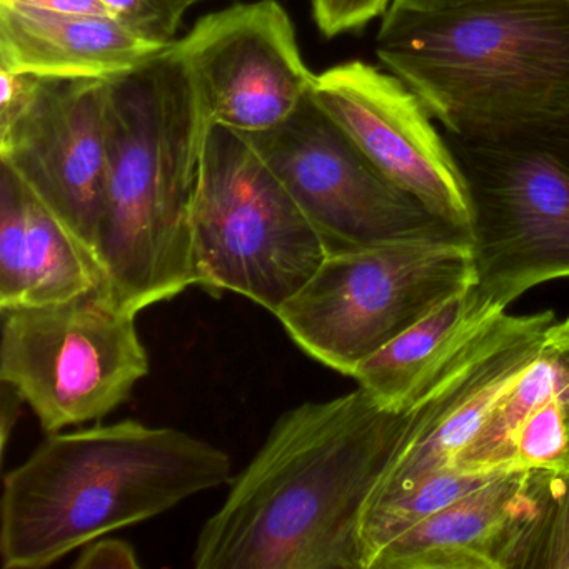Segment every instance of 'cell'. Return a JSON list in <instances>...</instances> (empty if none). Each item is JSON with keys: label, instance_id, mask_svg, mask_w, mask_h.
<instances>
[{"label": "cell", "instance_id": "1", "mask_svg": "<svg viewBox=\"0 0 569 569\" xmlns=\"http://www.w3.org/2000/svg\"><path fill=\"white\" fill-rule=\"evenodd\" d=\"M412 412L362 388L286 411L199 531L196 568L365 569L362 516Z\"/></svg>", "mask_w": 569, "mask_h": 569}, {"label": "cell", "instance_id": "2", "mask_svg": "<svg viewBox=\"0 0 569 569\" xmlns=\"http://www.w3.org/2000/svg\"><path fill=\"white\" fill-rule=\"evenodd\" d=\"M376 54L449 134H569V0L391 4Z\"/></svg>", "mask_w": 569, "mask_h": 569}, {"label": "cell", "instance_id": "3", "mask_svg": "<svg viewBox=\"0 0 569 569\" xmlns=\"http://www.w3.org/2000/svg\"><path fill=\"white\" fill-rule=\"evenodd\" d=\"M232 479L228 452L179 429L126 419L52 432L4 476L2 565L46 568Z\"/></svg>", "mask_w": 569, "mask_h": 569}, {"label": "cell", "instance_id": "4", "mask_svg": "<svg viewBox=\"0 0 569 569\" xmlns=\"http://www.w3.org/2000/svg\"><path fill=\"white\" fill-rule=\"evenodd\" d=\"M208 128L191 76L171 49L109 82L96 259L116 301L138 315L198 282L191 211Z\"/></svg>", "mask_w": 569, "mask_h": 569}, {"label": "cell", "instance_id": "5", "mask_svg": "<svg viewBox=\"0 0 569 569\" xmlns=\"http://www.w3.org/2000/svg\"><path fill=\"white\" fill-rule=\"evenodd\" d=\"M196 286L236 292L276 312L295 298L329 249L241 132L209 126L191 211Z\"/></svg>", "mask_w": 569, "mask_h": 569}, {"label": "cell", "instance_id": "6", "mask_svg": "<svg viewBox=\"0 0 569 569\" xmlns=\"http://www.w3.org/2000/svg\"><path fill=\"white\" fill-rule=\"evenodd\" d=\"M469 241H395L329 252L276 318L316 361L352 376L361 362L475 284Z\"/></svg>", "mask_w": 569, "mask_h": 569}, {"label": "cell", "instance_id": "7", "mask_svg": "<svg viewBox=\"0 0 569 569\" xmlns=\"http://www.w3.org/2000/svg\"><path fill=\"white\" fill-rule=\"evenodd\" d=\"M445 138L468 189L482 296L506 311L535 286L569 279V134Z\"/></svg>", "mask_w": 569, "mask_h": 569}, {"label": "cell", "instance_id": "8", "mask_svg": "<svg viewBox=\"0 0 569 569\" xmlns=\"http://www.w3.org/2000/svg\"><path fill=\"white\" fill-rule=\"evenodd\" d=\"M136 316L106 284L52 305L0 309V381L18 389L48 435L99 421L149 375Z\"/></svg>", "mask_w": 569, "mask_h": 569}, {"label": "cell", "instance_id": "9", "mask_svg": "<svg viewBox=\"0 0 569 569\" xmlns=\"http://www.w3.org/2000/svg\"><path fill=\"white\" fill-rule=\"evenodd\" d=\"M325 239L329 252L395 241L471 236L392 184L311 94L278 128L242 134Z\"/></svg>", "mask_w": 569, "mask_h": 569}, {"label": "cell", "instance_id": "10", "mask_svg": "<svg viewBox=\"0 0 569 569\" xmlns=\"http://www.w3.org/2000/svg\"><path fill=\"white\" fill-rule=\"evenodd\" d=\"M171 52L191 76L208 124L241 134L278 128L311 94L316 81L278 0L212 12L176 39Z\"/></svg>", "mask_w": 569, "mask_h": 569}, {"label": "cell", "instance_id": "11", "mask_svg": "<svg viewBox=\"0 0 569 569\" xmlns=\"http://www.w3.org/2000/svg\"><path fill=\"white\" fill-rule=\"evenodd\" d=\"M109 82L36 78L18 111L0 121V164L8 166L94 259L108 169Z\"/></svg>", "mask_w": 569, "mask_h": 569}, {"label": "cell", "instance_id": "12", "mask_svg": "<svg viewBox=\"0 0 569 569\" xmlns=\"http://www.w3.org/2000/svg\"><path fill=\"white\" fill-rule=\"evenodd\" d=\"M311 99L392 184L469 232L461 169L421 99L398 76L345 62L316 74Z\"/></svg>", "mask_w": 569, "mask_h": 569}, {"label": "cell", "instance_id": "13", "mask_svg": "<svg viewBox=\"0 0 569 569\" xmlns=\"http://www.w3.org/2000/svg\"><path fill=\"white\" fill-rule=\"evenodd\" d=\"M555 322L552 311H505L486 322L416 396L405 441L369 501L452 469L502 392L536 358Z\"/></svg>", "mask_w": 569, "mask_h": 569}, {"label": "cell", "instance_id": "14", "mask_svg": "<svg viewBox=\"0 0 569 569\" xmlns=\"http://www.w3.org/2000/svg\"><path fill=\"white\" fill-rule=\"evenodd\" d=\"M546 476H496L395 539L371 569H515L541 509Z\"/></svg>", "mask_w": 569, "mask_h": 569}, {"label": "cell", "instance_id": "15", "mask_svg": "<svg viewBox=\"0 0 569 569\" xmlns=\"http://www.w3.org/2000/svg\"><path fill=\"white\" fill-rule=\"evenodd\" d=\"M452 469L471 475L569 469V318L556 321Z\"/></svg>", "mask_w": 569, "mask_h": 569}, {"label": "cell", "instance_id": "16", "mask_svg": "<svg viewBox=\"0 0 569 569\" xmlns=\"http://www.w3.org/2000/svg\"><path fill=\"white\" fill-rule=\"evenodd\" d=\"M171 46L142 38L111 16L0 4V69L14 74L114 81Z\"/></svg>", "mask_w": 569, "mask_h": 569}, {"label": "cell", "instance_id": "17", "mask_svg": "<svg viewBox=\"0 0 569 569\" xmlns=\"http://www.w3.org/2000/svg\"><path fill=\"white\" fill-rule=\"evenodd\" d=\"M99 284L91 252L0 164V309L52 305Z\"/></svg>", "mask_w": 569, "mask_h": 569}, {"label": "cell", "instance_id": "18", "mask_svg": "<svg viewBox=\"0 0 569 569\" xmlns=\"http://www.w3.org/2000/svg\"><path fill=\"white\" fill-rule=\"evenodd\" d=\"M499 312L505 309L496 308L475 282L361 362L351 378L381 405L409 408L436 372Z\"/></svg>", "mask_w": 569, "mask_h": 569}, {"label": "cell", "instance_id": "19", "mask_svg": "<svg viewBox=\"0 0 569 569\" xmlns=\"http://www.w3.org/2000/svg\"><path fill=\"white\" fill-rule=\"evenodd\" d=\"M499 475H471V472L446 469L422 479L418 485L372 499L366 506L361 525L362 566L371 569L379 552L411 531L425 519L431 518L462 496L481 488Z\"/></svg>", "mask_w": 569, "mask_h": 569}, {"label": "cell", "instance_id": "20", "mask_svg": "<svg viewBox=\"0 0 569 569\" xmlns=\"http://www.w3.org/2000/svg\"><path fill=\"white\" fill-rule=\"evenodd\" d=\"M569 568V469L548 471L545 498L515 569Z\"/></svg>", "mask_w": 569, "mask_h": 569}, {"label": "cell", "instance_id": "21", "mask_svg": "<svg viewBox=\"0 0 569 569\" xmlns=\"http://www.w3.org/2000/svg\"><path fill=\"white\" fill-rule=\"evenodd\" d=\"M111 18L118 19L142 38L172 44L186 12L188 0H101Z\"/></svg>", "mask_w": 569, "mask_h": 569}, {"label": "cell", "instance_id": "22", "mask_svg": "<svg viewBox=\"0 0 569 569\" xmlns=\"http://www.w3.org/2000/svg\"><path fill=\"white\" fill-rule=\"evenodd\" d=\"M392 0H311L312 19L325 38L359 31L391 8Z\"/></svg>", "mask_w": 569, "mask_h": 569}, {"label": "cell", "instance_id": "23", "mask_svg": "<svg viewBox=\"0 0 569 569\" xmlns=\"http://www.w3.org/2000/svg\"><path fill=\"white\" fill-rule=\"evenodd\" d=\"M72 568L76 569H138L141 568L134 546L124 539H94L82 546Z\"/></svg>", "mask_w": 569, "mask_h": 569}, {"label": "cell", "instance_id": "24", "mask_svg": "<svg viewBox=\"0 0 569 569\" xmlns=\"http://www.w3.org/2000/svg\"><path fill=\"white\" fill-rule=\"evenodd\" d=\"M0 4L71 12V14L109 16L101 0H0Z\"/></svg>", "mask_w": 569, "mask_h": 569}, {"label": "cell", "instance_id": "25", "mask_svg": "<svg viewBox=\"0 0 569 569\" xmlns=\"http://www.w3.org/2000/svg\"><path fill=\"white\" fill-rule=\"evenodd\" d=\"M0 451L2 456L8 451L9 438L14 431L16 422H18L19 412H21L24 398L19 395L18 389L12 388L8 382L0 381Z\"/></svg>", "mask_w": 569, "mask_h": 569}, {"label": "cell", "instance_id": "26", "mask_svg": "<svg viewBox=\"0 0 569 569\" xmlns=\"http://www.w3.org/2000/svg\"><path fill=\"white\" fill-rule=\"evenodd\" d=\"M468 0H392V4L401 8L419 9V11H429V9L449 8V6L462 4Z\"/></svg>", "mask_w": 569, "mask_h": 569}, {"label": "cell", "instance_id": "27", "mask_svg": "<svg viewBox=\"0 0 569 569\" xmlns=\"http://www.w3.org/2000/svg\"><path fill=\"white\" fill-rule=\"evenodd\" d=\"M188 2H189V6H191V8H192V6L199 4V2H202V0H188Z\"/></svg>", "mask_w": 569, "mask_h": 569}]
</instances>
